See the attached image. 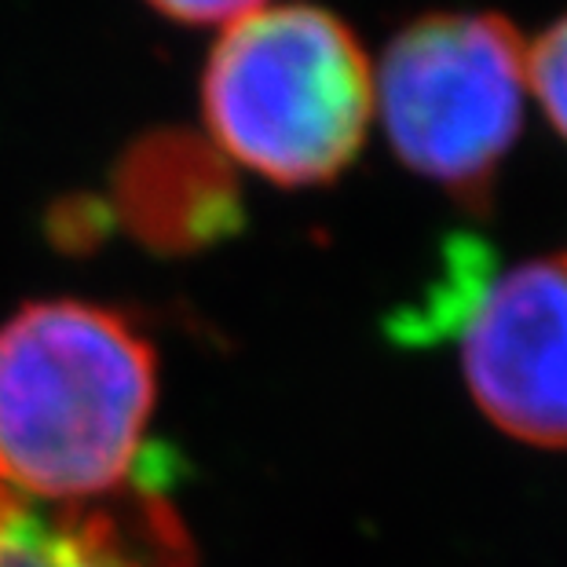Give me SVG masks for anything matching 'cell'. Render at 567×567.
Masks as SVG:
<instances>
[{
    "label": "cell",
    "instance_id": "cell-1",
    "mask_svg": "<svg viewBox=\"0 0 567 567\" xmlns=\"http://www.w3.org/2000/svg\"><path fill=\"white\" fill-rule=\"evenodd\" d=\"M158 395V355L125 316L38 300L0 326V476L41 502L122 491Z\"/></svg>",
    "mask_w": 567,
    "mask_h": 567
},
{
    "label": "cell",
    "instance_id": "cell-2",
    "mask_svg": "<svg viewBox=\"0 0 567 567\" xmlns=\"http://www.w3.org/2000/svg\"><path fill=\"white\" fill-rule=\"evenodd\" d=\"M216 151L282 187L330 184L373 117V74L355 33L311 4L231 22L202 78Z\"/></svg>",
    "mask_w": 567,
    "mask_h": 567
},
{
    "label": "cell",
    "instance_id": "cell-3",
    "mask_svg": "<svg viewBox=\"0 0 567 567\" xmlns=\"http://www.w3.org/2000/svg\"><path fill=\"white\" fill-rule=\"evenodd\" d=\"M527 44L491 11H446L389 41L373 81L389 143L457 205L487 213L505 154L524 128Z\"/></svg>",
    "mask_w": 567,
    "mask_h": 567
},
{
    "label": "cell",
    "instance_id": "cell-4",
    "mask_svg": "<svg viewBox=\"0 0 567 567\" xmlns=\"http://www.w3.org/2000/svg\"><path fill=\"white\" fill-rule=\"evenodd\" d=\"M457 322L465 384L491 425L567 451V257L484 275Z\"/></svg>",
    "mask_w": 567,
    "mask_h": 567
},
{
    "label": "cell",
    "instance_id": "cell-5",
    "mask_svg": "<svg viewBox=\"0 0 567 567\" xmlns=\"http://www.w3.org/2000/svg\"><path fill=\"white\" fill-rule=\"evenodd\" d=\"M0 567H195V549L158 491L122 487L66 505L0 476Z\"/></svg>",
    "mask_w": 567,
    "mask_h": 567
},
{
    "label": "cell",
    "instance_id": "cell-6",
    "mask_svg": "<svg viewBox=\"0 0 567 567\" xmlns=\"http://www.w3.org/2000/svg\"><path fill=\"white\" fill-rule=\"evenodd\" d=\"M111 205L128 235L162 257H190L243 227L231 162L190 128L132 140L111 173Z\"/></svg>",
    "mask_w": 567,
    "mask_h": 567
},
{
    "label": "cell",
    "instance_id": "cell-7",
    "mask_svg": "<svg viewBox=\"0 0 567 567\" xmlns=\"http://www.w3.org/2000/svg\"><path fill=\"white\" fill-rule=\"evenodd\" d=\"M527 92H535L553 128L567 140V16L527 48Z\"/></svg>",
    "mask_w": 567,
    "mask_h": 567
},
{
    "label": "cell",
    "instance_id": "cell-8",
    "mask_svg": "<svg viewBox=\"0 0 567 567\" xmlns=\"http://www.w3.org/2000/svg\"><path fill=\"white\" fill-rule=\"evenodd\" d=\"M162 16L176 22H238L260 11L268 0H151Z\"/></svg>",
    "mask_w": 567,
    "mask_h": 567
}]
</instances>
